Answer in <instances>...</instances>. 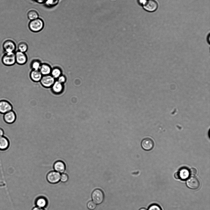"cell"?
<instances>
[{
  "label": "cell",
  "instance_id": "cell-1",
  "mask_svg": "<svg viewBox=\"0 0 210 210\" xmlns=\"http://www.w3.org/2000/svg\"><path fill=\"white\" fill-rule=\"evenodd\" d=\"M44 23L42 19L38 18L35 20L31 21L29 24L30 29L33 32H38L43 28Z\"/></svg>",
  "mask_w": 210,
  "mask_h": 210
},
{
  "label": "cell",
  "instance_id": "cell-2",
  "mask_svg": "<svg viewBox=\"0 0 210 210\" xmlns=\"http://www.w3.org/2000/svg\"><path fill=\"white\" fill-rule=\"evenodd\" d=\"M2 62L3 64L6 66L13 65L16 63L15 53H5L2 57Z\"/></svg>",
  "mask_w": 210,
  "mask_h": 210
},
{
  "label": "cell",
  "instance_id": "cell-3",
  "mask_svg": "<svg viewBox=\"0 0 210 210\" xmlns=\"http://www.w3.org/2000/svg\"><path fill=\"white\" fill-rule=\"evenodd\" d=\"M61 174L55 171H50L47 174L46 179L48 182L50 184H55L60 181Z\"/></svg>",
  "mask_w": 210,
  "mask_h": 210
},
{
  "label": "cell",
  "instance_id": "cell-4",
  "mask_svg": "<svg viewBox=\"0 0 210 210\" xmlns=\"http://www.w3.org/2000/svg\"><path fill=\"white\" fill-rule=\"evenodd\" d=\"M93 202L97 204H100L103 201L104 195L102 190L99 189L94 190L92 195Z\"/></svg>",
  "mask_w": 210,
  "mask_h": 210
},
{
  "label": "cell",
  "instance_id": "cell-5",
  "mask_svg": "<svg viewBox=\"0 0 210 210\" xmlns=\"http://www.w3.org/2000/svg\"><path fill=\"white\" fill-rule=\"evenodd\" d=\"M55 82V79L50 75L43 76L40 81L41 85L46 88L51 87Z\"/></svg>",
  "mask_w": 210,
  "mask_h": 210
},
{
  "label": "cell",
  "instance_id": "cell-6",
  "mask_svg": "<svg viewBox=\"0 0 210 210\" xmlns=\"http://www.w3.org/2000/svg\"><path fill=\"white\" fill-rule=\"evenodd\" d=\"M144 8L146 11L152 12L157 10L158 4L155 0H148L143 5Z\"/></svg>",
  "mask_w": 210,
  "mask_h": 210
},
{
  "label": "cell",
  "instance_id": "cell-7",
  "mask_svg": "<svg viewBox=\"0 0 210 210\" xmlns=\"http://www.w3.org/2000/svg\"><path fill=\"white\" fill-rule=\"evenodd\" d=\"M187 186L189 188L192 189H198L200 186V182L199 180L195 177H189L186 181Z\"/></svg>",
  "mask_w": 210,
  "mask_h": 210
},
{
  "label": "cell",
  "instance_id": "cell-8",
  "mask_svg": "<svg viewBox=\"0 0 210 210\" xmlns=\"http://www.w3.org/2000/svg\"><path fill=\"white\" fill-rule=\"evenodd\" d=\"M12 109V106L9 102L6 100L0 101V113L4 114Z\"/></svg>",
  "mask_w": 210,
  "mask_h": 210
},
{
  "label": "cell",
  "instance_id": "cell-9",
  "mask_svg": "<svg viewBox=\"0 0 210 210\" xmlns=\"http://www.w3.org/2000/svg\"><path fill=\"white\" fill-rule=\"evenodd\" d=\"M4 115V120L6 123L11 124L15 121L16 119V114L13 110L9 111Z\"/></svg>",
  "mask_w": 210,
  "mask_h": 210
},
{
  "label": "cell",
  "instance_id": "cell-10",
  "mask_svg": "<svg viewBox=\"0 0 210 210\" xmlns=\"http://www.w3.org/2000/svg\"><path fill=\"white\" fill-rule=\"evenodd\" d=\"M16 62L18 65L25 64L28 60L27 57L25 53L18 51L15 53Z\"/></svg>",
  "mask_w": 210,
  "mask_h": 210
},
{
  "label": "cell",
  "instance_id": "cell-11",
  "mask_svg": "<svg viewBox=\"0 0 210 210\" xmlns=\"http://www.w3.org/2000/svg\"><path fill=\"white\" fill-rule=\"evenodd\" d=\"M3 47L5 53L15 52L16 48L15 43L10 40H7L4 42Z\"/></svg>",
  "mask_w": 210,
  "mask_h": 210
},
{
  "label": "cell",
  "instance_id": "cell-12",
  "mask_svg": "<svg viewBox=\"0 0 210 210\" xmlns=\"http://www.w3.org/2000/svg\"><path fill=\"white\" fill-rule=\"evenodd\" d=\"M34 202L35 206L44 208H47L48 204L47 198L42 196L38 197L35 199Z\"/></svg>",
  "mask_w": 210,
  "mask_h": 210
},
{
  "label": "cell",
  "instance_id": "cell-13",
  "mask_svg": "<svg viewBox=\"0 0 210 210\" xmlns=\"http://www.w3.org/2000/svg\"><path fill=\"white\" fill-rule=\"evenodd\" d=\"M53 168L54 171L61 174L65 173L66 169V166L64 162L58 160L54 163L53 165Z\"/></svg>",
  "mask_w": 210,
  "mask_h": 210
},
{
  "label": "cell",
  "instance_id": "cell-14",
  "mask_svg": "<svg viewBox=\"0 0 210 210\" xmlns=\"http://www.w3.org/2000/svg\"><path fill=\"white\" fill-rule=\"evenodd\" d=\"M141 146L143 149L146 151L152 150L154 146V142L153 140L149 138L144 139L142 142Z\"/></svg>",
  "mask_w": 210,
  "mask_h": 210
},
{
  "label": "cell",
  "instance_id": "cell-15",
  "mask_svg": "<svg viewBox=\"0 0 210 210\" xmlns=\"http://www.w3.org/2000/svg\"><path fill=\"white\" fill-rule=\"evenodd\" d=\"M8 139L4 136L0 137V150L4 151L8 149L10 146Z\"/></svg>",
  "mask_w": 210,
  "mask_h": 210
},
{
  "label": "cell",
  "instance_id": "cell-16",
  "mask_svg": "<svg viewBox=\"0 0 210 210\" xmlns=\"http://www.w3.org/2000/svg\"><path fill=\"white\" fill-rule=\"evenodd\" d=\"M31 79L35 82H40L43 75L39 70H33L31 72L30 74Z\"/></svg>",
  "mask_w": 210,
  "mask_h": 210
},
{
  "label": "cell",
  "instance_id": "cell-17",
  "mask_svg": "<svg viewBox=\"0 0 210 210\" xmlns=\"http://www.w3.org/2000/svg\"><path fill=\"white\" fill-rule=\"evenodd\" d=\"M51 87L53 92L57 94L61 93L64 89L63 84L61 83L58 81L55 82Z\"/></svg>",
  "mask_w": 210,
  "mask_h": 210
},
{
  "label": "cell",
  "instance_id": "cell-18",
  "mask_svg": "<svg viewBox=\"0 0 210 210\" xmlns=\"http://www.w3.org/2000/svg\"><path fill=\"white\" fill-rule=\"evenodd\" d=\"M179 173L180 179L183 181L187 180L189 177L190 175L189 171L186 168L181 169Z\"/></svg>",
  "mask_w": 210,
  "mask_h": 210
},
{
  "label": "cell",
  "instance_id": "cell-19",
  "mask_svg": "<svg viewBox=\"0 0 210 210\" xmlns=\"http://www.w3.org/2000/svg\"><path fill=\"white\" fill-rule=\"evenodd\" d=\"M52 69L49 65L47 64H41L39 71L43 75H50Z\"/></svg>",
  "mask_w": 210,
  "mask_h": 210
},
{
  "label": "cell",
  "instance_id": "cell-20",
  "mask_svg": "<svg viewBox=\"0 0 210 210\" xmlns=\"http://www.w3.org/2000/svg\"><path fill=\"white\" fill-rule=\"evenodd\" d=\"M51 74L54 79H57L62 75V71L60 68L56 67L52 69Z\"/></svg>",
  "mask_w": 210,
  "mask_h": 210
},
{
  "label": "cell",
  "instance_id": "cell-21",
  "mask_svg": "<svg viewBox=\"0 0 210 210\" xmlns=\"http://www.w3.org/2000/svg\"><path fill=\"white\" fill-rule=\"evenodd\" d=\"M27 15L28 18L31 21L38 18L39 16L38 12L34 10H30L28 13Z\"/></svg>",
  "mask_w": 210,
  "mask_h": 210
},
{
  "label": "cell",
  "instance_id": "cell-22",
  "mask_svg": "<svg viewBox=\"0 0 210 210\" xmlns=\"http://www.w3.org/2000/svg\"><path fill=\"white\" fill-rule=\"evenodd\" d=\"M18 51L25 53L28 49V45L25 42H21L18 45Z\"/></svg>",
  "mask_w": 210,
  "mask_h": 210
},
{
  "label": "cell",
  "instance_id": "cell-23",
  "mask_svg": "<svg viewBox=\"0 0 210 210\" xmlns=\"http://www.w3.org/2000/svg\"><path fill=\"white\" fill-rule=\"evenodd\" d=\"M41 65V64L39 61L34 60L32 62L31 66L33 70H39Z\"/></svg>",
  "mask_w": 210,
  "mask_h": 210
},
{
  "label": "cell",
  "instance_id": "cell-24",
  "mask_svg": "<svg viewBox=\"0 0 210 210\" xmlns=\"http://www.w3.org/2000/svg\"><path fill=\"white\" fill-rule=\"evenodd\" d=\"M69 177L68 175L65 173L61 174L60 181L63 183H66L69 180Z\"/></svg>",
  "mask_w": 210,
  "mask_h": 210
},
{
  "label": "cell",
  "instance_id": "cell-25",
  "mask_svg": "<svg viewBox=\"0 0 210 210\" xmlns=\"http://www.w3.org/2000/svg\"><path fill=\"white\" fill-rule=\"evenodd\" d=\"M97 205V204H95L93 201H90L88 202L87 204V207L90 210H93L96 208Z\"/></svg>",
  "mask_w": 210,
  "mask_h": 210
},
{
  "label": "cell",
  "instance_id": "cell-26",
  "mask_svg": "<svg viewBox=\"0 0 210 210\" xmlns=\"http://www.w3.org/2000/svg\"><path fill=\"white\" fill-rule=\"evenodd\" d=\"M148 210H162L161 207L156 204L151 205L149 208Z\"/></svg>",
  "mask_w": 210,
  "mask_h": 210
},
{
  "label": "cell",
  "instance_id": "cell-27",
  "mask_svg": "<svg viewBox=\"0 0 210 210\" xmlns=\"http://www.w3.org/2000/svg\"><path fill=\"white\" fill-rule=\"evenodd\" d=\"M58 79V81L62 84L65 83L66 81L65 76L63 75H61Z\"/></svg>",
  "mask_w": 210,
  "mask_h": 210
},
{
  "label": "cell",
  "instance_id": "cell-28",
  "mask_svg": "<svg viewBox=\"0 0 210 210\" xmlns=\"http://www.w3.org/2000/svg\"><path fill=\"white\" fill-rule=\"evenodd\" d=\"M190 174L192 175H195L197 173V169L195 168H192L189 171Z\"/></svg>",
  "mask_w": 210,
  "mask_h": 210
},
{
  "label": "cell",
  "instance_id": "cell-29",
  "mask_svg": "<svg viewBox=\"0 0 210 210\" xmlns=\"http://www.w3.org/2000/svg\"><path fill=\"white\" fill-rule=\"evenodd\" d=\"M32 210H46L45 208H40L35 206L33 208Z\"/></svg>",
  "mask_w": 210,
  "mask_h": 210
},
{
  "label": "cell",
  "instance_id": "cell-30",
  "mask_svg": "<svg viewBox=\"0 0 210 210\" xmlns=\"http://www.w3.org/2000/svg\"><path fill=\"white\" fill-rule=\"evenodd\" d=\"M4 130L1 128H0V137L4 136Z\"/></svg>",
  "mask_w": 210,
  "mask_h": 210
},
{
  "label": "cell",
  "instance_id": "cell-31",
  "mask_svg": "<svg viewBox=\"0 0 210 210\" xmlns=\"http://www.w3.org/2000/svg\"><path fill=\"white\" fill-rule=\"evenodd\" d=\"M175 177L176 179H179L180 177L179 172H177L175 173Z\"/></svg>",
  "mask_w": 210,
  "mask_h": 210
},
{
  "label": "cell",
  "instance_id": "cell-32",
  "mask_svg": "<svg viewBox=\"0 0 210 210\" xmlns=\"http://www.w3.org/2000/svg\"><path fill=\"white\" fill-rule=\"evenodd\" d=\"M139 2L140 4L143 5L145 2V0H139Z\"/></svg>",
  "mask_w": 210,
  "mask_h": 210
},
{
  "label": "cell",
  "instance_id": "cell-33",
  "mask_svg": "<svg viewBox=\"0 0 210 210\" xmlns=\"http://www.w3.org/2000/svg\"><path fill=\"white\" fill-rule=\"evenodd\" d=\"M210 35L209 34L207 37V41L208 42H210Z\"/></svg>",
  "mask_w": 210,
  "mask_h": 210
},
{
  "label": "cell",
  "instance_id": "cell-34",
  "mask_svg": "<svg viewBox=\"0 0 210 210\" xmlns=\"http://www.w3.org/2000/svg\"><path fill=\"white\" fill-rule=\"evenodd\" d=\"M139 210H147V209L144 208H141Z\"/></svg>",
  "mask_w": 210,
  "mask_h": 210
}]
</instances>
